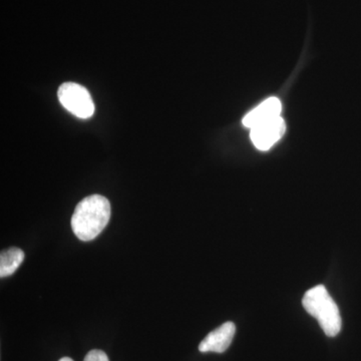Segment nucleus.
<instances>
[{"instance_id": "nucleus-2", "label": "nucleus", "mask_w": 361, "mask_h": 361, "mask_svg": "<svg viewBox=\"0 0 361 361\" xmlns=\"http://www.w3.org/2000/svg\"><path fill=\"white\" fill-rule=\"evenodd\" d=\"M302 304L305 310L315 317L327 336L334 337L341 329V316L336 303L323 285L306 292Z\"/></svg>"}, {"instance_id": "nucleus-4", "label": "nucleus", "mask_w": 361, "mask_h": 361, "mask_svg": "<svg viewBox=\"0 0 361 361\" xmlns=\"http://www.w3.org/2000/svg\"><path fill=\"white\" fill-rule=\"evenodd\" d=\"M286 125L281 116L251 130V141L260 151H268L284 135Z\"/></svg>"}, {"instance_id": "nucleus-5", "label": "nucleus", "mask_w": 361, "mask_h": 361, "mask_svg": "<svg viewBox=\"0 0 361 361\" xmlns=\"http://www.w3.org/2000/svg\"><path fill=\"white\" fill-rule=\"evenodd\" d=\"M236 326L231 322H225L213 330L202 341L199 345L201 353H223L227 350L234 338Z\"/></svg>"}, {"instance_id": "nucleus-7", "label": "nucleus", "mask_w": 361, "mask_h": 361, "mask_svg": "<svg viewBox=\"0 0 361 361\" xmlns=\"http://www.w3.org/2000/svg\"><path fill=\"white\" fill-rule=\"evenodd\" d=\"M25 259V252L20 248H9L0 255V276H11L20 268Z\"/></svg>"}, {"instance_id": "nucleus-9", "label": "nucleus", "mask_w": 361, "mask_h": 361, "mask_svg": "<svg viewBox=\"0 0 361 361\" xmlns=\"http://www.w3.org/2000/svg\"><path fill=\"white\" fill-rule=\"evenodd\" d=\"M59 361H73V360H71V358H70V357H63V358H61V360H59Z\"/></svg>"}, {"instance_id": "nucleus-3", "label": "nucleus", "mask_w": 361, "mask_h": 361, "mask_svg": "<svg viewBox=\"0 0 361 361\" xmlns=\"http://www.w3.org/2000/svg\"><path fill=\"white\" fill-rule=\"evenodd\" d=\"M59 102L70 113L80 118H89L94 115V104L89 90L75 82H65L59 87Z\"/></svg>"}, {"instance_id": "nucleus-8", "label": "nucleus", "mask_w": 361, "mask_h": 361, "mask_svg": "<svg viewBox=\"0 0 361 361\" xmlns=\"http://www.w3.org/2000/svg\"><path fill=\"white\" fill-rule=\"evenodd\" d=\"M84 361H110L109 360L108 355L104 353L103 350L99 349H94L90 350L87 355H85Z\"/></svg>"}, {"instance_id": "nucleus-1", "label": "nucleus", "mask_w": 361, "mask_h": 361, "mask_svg": "<svg viewBox=\"0 0 361 361\" xmlns=\"http://www.w3.org/2000/svg\"><path fill=\"white\" fill-rule=\"evenodd\" d=\"M111 218V204L102 195H92L82 199L71 217V229L82 241L96 239L108 225Z\"/></svg>"}, {"instance_id": "nucleus-6", "label": "nucleus", "mask_w": 361, "mask_h": 361, "mask_svg": "<svg viewBox=\"0 0 361 361\" xmlns=\"http://www.w3.org/2000/svg\"><path fill=\"white\" fill-rule=\"evenodd\" d=\"M282 104L277 97H269L243 118V125L252 130L281 116Z\"/></svg>"}]
</instances>
